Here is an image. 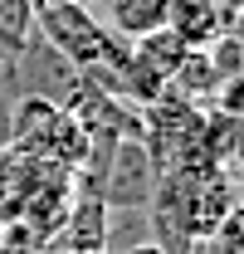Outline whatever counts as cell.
<instances>
[{
	"label": "cell",
	"mask_w": 244,
	"mask_h": 254,
	"mask_svg": "<svg viewBox=\"0 0 244 254\" xmlns=\"http://www.w3.org/2000/svg\"><path fill=\"white\" fill-rule=\"evenodd\" d=\"M34 39L83 78H103L127 59V44L88 5H34Z\"/></svg>",
	"instance_id": "cell-1"
},
{
	"label": "cell",
	"mask_w": 244,
	"mask_h": 254,
	"mask_svg": "<svg viewBox=\"0 0 244 254\" xmlns=\"http://www.w3.org/2000/svg\"><path fill=\"white\" fill-rule=\"evenodd\" d=\"M166 10H171V0H103V25L122 44H132V39L166 30Z\"/></svg>",
	"instance_id": "cell-3"
},
{
	"label": "cell",
	"mask_w": 244,
	"mask_h": 254,
	"mask_svg": "<svg viewBox=\"0 0 244 254\" xmlns=\"http://www.w3.org/2000/svg\"><path fill=\"white\" fill-rule=\"evenodd\" d=\"M0 34L15 44H30L34 34V0H0Z\"/></svg>",
	"instance_id": "cell-4"
},
{
	"label": "cell",
	"mask_w": 244,
	"mask_h": 254,
	"mask_svg": "<svg viewBox=\"0 0 244 254\" xmlns=\"http://www.w3.org/2000/svg\"><path fill=\"white\" fill-rule=\"evenodd\" d=\"M166 30L176 34L185 49H210L220 34H235V10H225L215 0H171Z\"/></svg>",
	"instance_id": "cell-2"
},
{
	"label": "cell",
	"mask_w": 244,
	"mask_h": 254,
	"mask_svg": "<svg viewBox=\"0 0 244 254\" xmlns=\"http://www.w3.org/2000/svg\"><path fill=\"white\" fill-rule=\"evenodd\" d=\"M68 254H103V250H68Z\"/></svg>",
	"instance_id": "cell-7"
},
{
	"label": "cell",
	"mask_w": 244,
	"mask_h": 254,
	"mask_svg": "<svg viewBox=\"0 0 244 254\" xmlns=\"http://www.w3.org/2000/svg\"><path fill=\"white\" fill-rule=\"evenodd\" d=\"M118 254H161V250H156L152 240H142V245H127V250H118Z\"/></svg>",
	"instance_id": "cell-5"
},
{
	"label": "cell",
	"mask_w": 244,
	"mask_h": 254,
	"mask_svg": "<svg viewBox=\"0 0 244 254\" xmlns=\"http://www.w3.org/2000/svg\"><path fill=\"white\" fill-rule=\"evenodd\" d=\"M10 64H15V59H0V93H5V88L15 83V78H10Z\"/></svg>",
	"instance_id": "cell-6"
}]
</instances>
